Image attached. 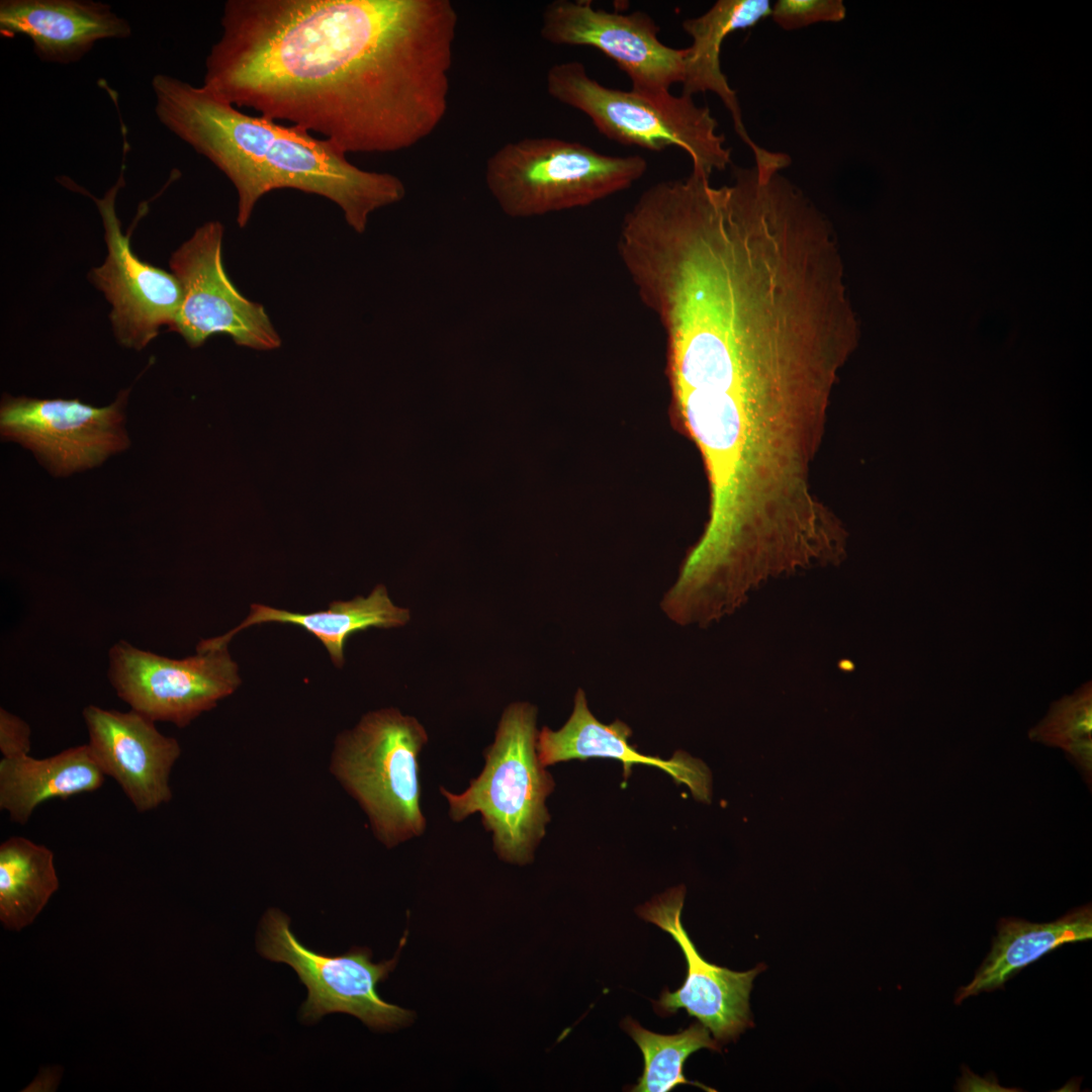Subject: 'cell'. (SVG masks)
I'll return each instance as SVG.
<instances>
[{
  "mask_svg": "<svg viewBox=\"0 0 1092 1092\" xmlns=\"http://www.w3.org/2000/svg\"><path fill=\"white\" fill-rule=\"evenodd\" d=\"M457 23L449 0H228L202 86L345 154L394 153L445 118Z\"/></svg>",
  "mask_w": 1092,
  "mask_h": 1092,
  "instance_id": "1",
  "label": "cell"
},
{
  "mask_svg": "<svg viewBox=\"0 0 1092 1092\" xmlns=\"http://www.w3.org/2000/svg\"><path fill=\"white\" fill-rule=\"evenodd\" d=\"M151 85L160 123L233 183L240 228L260 198L276 189L333 201L358 234L366 231L373 212L405 197L399 177L357 167L331 142L299 126L247 114L202 85L168 74H156Z\"/></svg>",
  "mask_w": 1092,
  "mask_h": 1092,
  "instance_id": "2",
  "label": "cell"
},
{
  "mask_svg": "<svg viewBox=\"0 0 1092 1092\" xmlns=\"http://www.w3.org/2000/svg\"><path fill=\"white\" fill-rule=\"evenodd\" d=\"M537 709L526 702L509 705L502 714L491 745L484 751L481 774L461 794L441 788L453 821L479 813L492 833L498 857L513 863L532 860L550 815L546 798L554 789L551 775L536 750Z\"/></svg>",
  "mask_w": 1092,
  "mask_h": 1092,
  "instance_id": "3",
  "label": "cell"
},
{
  "mask_svg": "<svg viewBox=\"0 0 1092 1092\" xmlns=\"http://www.w3.org/2000/svg\"><path fill=\"white\" fill-rule=\"evenodd\" d=\"M648 168L640 155L611 156L578 142L526 138L486 161V187L502 211L529 218L584 207L624 191Z\"/></svg>",
  "mask_w": 1092,
  "mask_h": 1092,
  "instance_id": "4",
  "label": "cell"
},
{
  "mask_svg": "<svg viewBox=\"0 0 1092 1092\" xmlns=\"http://www.w3.org/2000/svg\"><path fill=\"white\" fill-rule=\"evenodd\" d=\"M546 89L555 100L584 113L616 143L652 152L677 147L690 156L693 170L708 177L731 163V150L717 131V120L691 96L610 88L592 78L578 61L549 68Z\"/></svg>",
  "mask_w": 1092,
  "mask_h": 1092,
  "instance_id": "5",
  "label": "cell"
},
{
  "mask_svg": "<svg viewBox=\"0 0 1092 1092\" xmlns=\"http://www.w3.org/2000/svg\"><path fill=\"white\" fill-rule=\"evenodd\" d=\"M427 742L424 726L395 708L365 714L336 739L331 772L360 804L387 847L420 836L426 828L419 755Z\"/></svg>",
  "mask_w": 1092,
  "mask_h": 1092,
  "instance_id": "6",
  "label": "cell"
},
{
  "mask_svg": "<svg viewBox=\"0 0 1092 1092\" xmlns=\"http://www.w3.org/2000/svg\"><path fill=\"white\" fill-rule=\"evenodd\" d=\"M402 936L396 954L389 961L372 962L367 947H353L341 956L317 953L298 941L290 929V919L278 909H269L261 922L258 951L273 962L285 963L307 988L301 1018L315 1023L334 1012L356 1016L377 1031H390L413 1022L414 1012L383 1000L377 986L394 970L406 941Z\"/></svg>",
  "mask_w": 1092,
  "mask_h": 1092,
  "instance_id": "7",
  "label": "cell"
},
{
  "mask_svg": "<svg viewBox=\"0 0 1092 1092\" xmlns=\"http://www.w3.org/2000/svg\"><path fill=\"white\" fill-rule=\"evenodd\" d=\"M126 166L121 165L116 182L98 198L66 176L60 182L67 188L86 194L95 202L104 228L107 256L93 268L89 279L111 304L109 320L118 343L125 348L144 349L162 327L171 328L182 300V288L173 273L141 260L131 250L130 235L148 210L147 202L139 208L128 233L121 230L115 201L125 185Z\"/></svg>",
  "mask_w": 1092,
  "mask_h": 1092,
  "instance_id": "8",
  "label": "cell"
},
{
  "mask_svg": "<svg viewBox=\"0 0 1092 1092\" xmlns=\"http://www.w3.org/2000/svg\"><path fill=\"white\" fill-rule=\"evenodd\" d=\"M108 678L117 696L155 722L183 728L241 685L228 647L172 659L119 640L108 653Z\"/></svg>",
  "mask_w": 1092,
  "mask_h": 1092,
  "instance_id": "9",
  "label": "cell"
},
{
  "mask_svg": "<svg viewBox=\"0 0 1092 1092\" xmlns=\"http://www.w3.org/2000/svg\"><path fill=\"white\" fill-rule=\"evenodd\" d=\"M223 234L221 222H204L172 254L170 268L180 282L182 300L169 330L192 348L219 333L240 346L277 348L281 340L264 306L241 294L226 275Z\"/></svg>",
  "mask_w": 1092,
  "mask_h": 1092,
  "instance_id": "10",
  "label": "cell"
},
{
  "mask_svg": "<svg viewBox=\"0 0 1092 1092\" xmlns=\"http://www.w3.org/2000/svg\"><path fill=\"white\" fill-rule=\"evenodd\" d=\"M128 392L120 391L110 405L103 407L78 398L5 394L0 407L1 436L32 451L55 476L93 468L129 446L124 429Z\"/></svg>",
  "mask_w": 1092,
  "mask_h": 1092,
  "instance_id": "11",
  "label": "cell"
},
{
  "mask_svg": "<svg viewBox=\"0 0 1092 1092\" xmlns=\"http://www.w3.org/2000/svg\"><path fill=\"white\" fill-rule=\"evenodd\" d=\"M659 30L644 11L621 13L596 9L588 0H555L543 11L540 34L556 46L600 51L627 74L631 90L659 95L682 83L688 55V49L661 42Z\"/></svg>",
  "mask_w": 1092,
  "mask_h": 1092,
  "instance_id": "12",
  "label": "cell"
},
{
  "mask_svg": "<svg viewBox=\"0 0 1092 1092\" xmlns=\"http://www.w3.org/2000/svg\"><path fill=\"white\" fill-rule=\"evenodd\" d=\"M685 888L676 887L646 903L638 911L645 920L670 934L681 948L687 976L674 992L664 990L655 1010L660 1015L686 1009L712 1032L717 1041L735 1039L751 1025L749 994L761 967L734 972L708 963L697 950L681 924Z\"/></svg>",
  "mask_w": 1092,
  "mask_h": 1092,
  "instance_id": "13",
  "label": "cell"
},
{
  "mask_svg": "<svg viewBox=\"0 0 1092 1092\" xmlns=\"http://www.w3.org/2000/svg\"><path fill=\"white\" fill-rule=\"evenodd\" d=\"M82 715L99 765L139 813L170 802V775L181 755L175 738L162 734L155 721L132 709L120 712L88 705Z\"/></svg>",
  "mask_w": 1092,
  "mask_h": 1092,
  "instance_id": "14",
  "label": "cell"
},
{
  "mask_svg": "<svg viewBox=\"0 0 1092 1092\" xmlns=\"http://www.w3.org/2000/svg\"><path fill=\"white\" fill-rule=\"evenodd\" d=\"M131 25L111 5L93 0H1L0 34L30 39L44 63L69 65L82 60L95 44L125 39Z\"/></svg>",
  "mask_w": 1092,
  "mask_h": 1092,
  "instance_id": "15",
  "label": "cell"
},
{
  "mask_svg": "<svg viewBox=\"0 0 1092 1092\" xmlns=\"http://www.w3.org/2000/svg\"><path fill=\"white\" fill-rule=\"evenodd\" d=\"M768 0H719L707 12L682 21V29L692 37L687 48L685 77L681 94L693 97L697 93L713 92L729 111L736 133L751 150L756 172L770 176L787 168L791 159L784 153L767 151L759 147L748 134L742 120L741 107L721 69V47L731 32L754 26L769 16Z\"/></svg>",
  "mask_w": 1092,
  "mask_h": 1092,
  "instance_id": "16",
  "label": "cell"
},
{
  "mask_svg": "<svg viewBox=\"0 0 1092 1092\" xmlns=\"http://www.w3.org/2000/svg\"><path fill=\"white\" fill-rule=\"evenodd\" d=\"M631 735V728L620 720L609 725L599 721L587 707L583 690L578 689L569 719L556 731L548 727L538 731L536 750L544 767L571 759H617L623 763L625 779L634 764L656 766L685 784L697 800L710 801L711 774L704 762L685 752L670 759L645 755L629 743Z\"/></svg>",
  "mask_w": 1092,
  "mask_h": 1092,
  "instance_id": "17",
  "label": "cell"
},
{
  "mask_svg": "<svg viewBox=\"0 0 1092 1092\" xmlns=\"http://www.w3.org/2000/svg\"><path fill=\"white\" fill-rule=\"evenodd\" d=\"M411 620V612L393 604L386 587L376 585L367 597L349 601L332 602L327 610L297 613L253 604L247 618L228 633L201 640L197 652L225 647L230 640L244 629L265 623L291 624L313 635L327 649L337 667L345 663V645L348 638L369 628H397Z\"/></svg>",
  "mask_w": 1092,
  "mask_h": 1092,
  "instance_id": "18",
  "label": "cell"
},
{
  "mask_svg": "<svg viewBox=\"0 0 1092 1092\" xmlns=\"http://www.w3.org/2000/svg\"><path fill=\"white\" fill-rule=\"evenodd\" d=\"M106 775L89 744L47 758L23 755L0 760V809L24 825L51 799H68L100 789Z\"/></svg>",
  "mask_w": 1092,
  "mask_h": 1092,
  "instance_id": "19",
  "label": "cell"
},
{
  "mask_svg": "<svg viewBox=\"0 0 1092 1092\" xmlns=\"http://www.w3.org/2000/svg\"><path fill=\"white\" fill-rule=\"evenodd\" d=\"M1092 937V909L1087 904L1052 922L1034 923L1021 918H1001L992 948L973 980L958 989L954 1004L969 997L1003 988L1004 984L1059 946Z\"/></svg>",
  "mask_w": 1092,
  "mask_h": 1092,
  "instance_id": "20",
  "label": "cell"
},
{
  "mask_svg": "<svg viewBox=\"0 0 1092 1092\" xmlns=\"http://www.w3.org/2000/svg\"><path fill=\"white\" fill-rule=\"evenodd\" d=\"M59 888L54 852L21 836L0 845V920L19 931L30 925Z\"/></svg>",
  "mask_w": 1092,
  "mask_h": 1092,
  "instance_id": "21",
  "label": "cell"
},
{
  "mask_svg": "<svg viewBox=\"0 0 1092 1092\" xmlns=\"http://www.w3.org/2000/svg\"><path fill=\"white\" fill-rule=\"evenodd\" d=\"M623 1027L637 1043L644 1059L643 1073L631 1091L667 1092L682 1084L715 1091L701 1083L689 1081L684 1075L685 1062L693 1053L701 1049L720 1051L718 1041L710 1036L709 1029L702 1023H693L687 1029L669 1035L647 1030L631 1018L625 1019Z\"/></svg>",
  "mask_w": 1092,
  "mask_h": 1092,
  "instance_id": "22",
  "label": "cell"
},
{
  "mask_svg": "<svg viewBox=\"0 0 1092 1092\" xmlns=\"http://www.w3.org/2000/svg\"><path fill=\"white\" fill-rule=\"evenodd\" d=\"M1091 682L1054 703L1046 717L1030 731V738L1063 748L1088 776L1091 770ZM1090 779V777H1089Z\"/></svg>",
  "mask_w": 1092,
  "mask_h": 1092,
  "instance_id": "23",
  "label": "cell"
},
{
  "mask_svg": "<svg viewBox=\"0 0 1092 1092\" xmlns=\"http://www.w3.org/2000/svg\"><path fill=\"white\" fill-rule=\"evenodd\" d=\"M845 14L842 0H779L770 16L783 29L792 30L817 22H838Z\"/></svg>",
  "mask_w": 1092,
  "mask_h": 1092,
  "instance_id": "24",
  "label": "cell"
},
{
  "mask_svg": "<svg viewBox=\"0 0 1092 1092\" xmlns=\"http://www.w3.org/2000/svg\"><path fill=\"white\" fill-rule=\"evenodd\" d=\"M31 730L26 721L0 708V751L5 758L28 755Z\"/></svg>",
  "mask_w": 1092,
  "mask_h": 1092,
  "instance_id": "25",
  "label": "cell"
}]
</instances>
